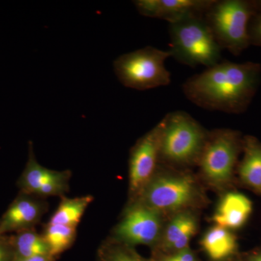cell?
Returning a JSON list of instances; mask_svg holds the SVG:
<instances>
[{"label": "cell", "instance_id": "cell-1", "mask_svg": "<svg viewBox=\"0 0 261 261\" xmlns=\"http://www.w3.org/2000/svg\"><path fill=\"white\" fill-rule=\"evenodd\" d=\"M260 75L259 63L221 61L188 79L183 92L187 99L203 109L240 114L255 95Z\"/></svg>", "mask_w": 261, "mask_h": 261}, {"label": "cell", "instance_id": "cell-11", "mask_svg": "<svg viewBox=\"0 0 261 261\" xmlns=\"http://www.w3.org/2000/svg\"><path fill=\"white\" fill-rule=\"evenodd\" d=\"M49 210L45 198L19 192L0 218L2 234L35 228Z\"/></svg>", "mask_w": 261, "mask_h": 261}, {"label": "cell", "instance_id": "cell-12", "mask_svg": "<svg viewBox=\"0 0 261 261\" xmlns=\"http://www.w3.org/2000/svg\"><path fill=\"white\" fill-rule=\"evenodd\" d=\"M214 2V0H136L133 3L141 15L173 23L194 17H203Z\"/></svg>", "mask_w": 261, "mask_h": 261}, {"label": "cell", "instance_id": "cell-6", "mask_svg": "<svg viewBox=\"0 0 261 261\" xmlns=\"http://www.w3.org/2000/svg\"><path fill=\"white\" fill-rule=\"evenodd\" d=\"M195 195V184L191 176L160 175L147 182L135 202L159 212L177 211L190 205Z\"/></svg>", "mask_w": 261, "mask_h": 261}, {"label": "cell", "instance_id": "cell-24", "mask_svg": "<svg viewBox=\"0 0 261 261\" xmlns=\"http://www.w3.org/2000/svg\"><path fill=\"white\" fill-rule=\"evenodd\" d=\"M250 261H261V254L260 255H255L252 257Z\"/></svg>", "mask_w": 261, "mask_h": 261}, {"label": "cell", "instance_id": "cell-5", "mask_svg": "<svg viewBox=\"0 0 261 261\" xmlns=\"http://www.w3.org/2000/svg\"><path fill=\"white\" fill-rule=\"evenodd\" d=\"M170 57L169 50L147 46L118 57L113 62V68L125 87L148 90L171 84V73L165 65Z\"/></svg>", "mask_w": 261, "mask_h": 261}, {"label": "cell", "instance_id": "cell-19", "mask_svg": "<svg viewBox=\"0 0 261 261\" xmlns=\"http://www.w3.org/2000/svg\"><path fill=\"white\" fill-rule=\"evenodd\" d=\"M76 227L61 224L44 225L42 234L49 247V255L54 260L68 250L76 238Z\"/></svg>", "mask_w": 261, "mask_h": 261}, {"label": "cell", "instance_id": "cell-8", "mask_svg": "<svg viewBox=\"0 0 261 261\" xmlns=\"http://www.w3.org/2000/svg\"><path fill=\"white\" fill-rule=\"evenodd\" d=\"M161 224L159 211L134 202L113 230L112 238L130 247L152 245L159 238Z\"/></svg>", "mask_w": 261, "mask_h": 261}, {"label": "cell", "instance_id": "cell-2", "mask_svg": "<svg viewBox=\"0 0 261 261\" xmlns=\"http://www.w3.org/2000/svg\"><path fill=\"white\" fill-rule=\"evenodd\" d=\"M261 2L214 0L203 18L222 49L238 56L250 44L248 27Z\"/></svg>", "mask_w": 261, "mask_h": 261}, {"label": "cell", "instance_id": "cell-21", "mask_svg": "<svg viewBox=\"0 0 261 261\" xmlns=\"http://www.w3.org/2000/svg\"><path fill=\"white\" fill-rule=\"evenodd\" d=\"M248 33L250 45L261 47V3L260 8L250 20Z\"/></svg>", "mask_w": 261, "mask_h": 261}, {"label": "cell", "instance_id": "cell-15", "mask_svg": "<svg viewBox=\"0 0 261 261\" xmlns=\"http://www.w3.org/2000/svg\"><path fill=\"white\" fill-rule=\"evenodd\" d=\"M197 230V222L192 215L180 214L175 216L165 231L164 245L169 250L186 249Z\"/></svg>", "mask_w": 261, "mask_h": 261}, {"label": "cell", "instance_id": "cell-20", "mask_svg": "<svg viewBox=\"0 0 261 261\" xmlns=\"http://www.w3.org/2000/svg\"><path fill=\"white\" fill-rule=\"evenodd\" d=\"M97 261H152L136 253L130 246L111 238L98 247Z\"/></svg>", "mask_w": 261, "mask_h": 261}, {"label": "cell", "instance_id": "cell-16", "mask_svg": "<svg viewBox=\"0 0 261 261\" xmlns=\"http://www.w3.org/2000/svg\"><path fill=\"white\" fill-rule=\"evenodd\" d=\"M92 195L69 197L63 196L54 214L51 215L49 224H61L76 227L89 205L93 202Z\"/></svg>", "mask_w": 261, "mask_h": 261}, {"label": "cell", "instance_id": "cell-26", "mask_svg": "<svg viewBox=\"0 0 261 261\" xmlns=\"http://www.w3.org/2000/svg\"><path fill=\"white\" fill-rule=\"evenodd\" d=\"M1 235H3V234H2L1 231H0V236H1Z\"/></svg>", "mask_w": 261, "mask_h": 261}, {"label": "cell", "instance_id": "cell-13", "mask_svg": "<svg viewBox=\"0 0 261 261\" xmlns=\"http://www.w3.org/2000/svg\"><path fill=\"white\" fill-rule=\"evenodd\" d=\"M252 210L251 201L240 193L230 192L223 197L214 216L217 226L225 228L241 227Z\"/></svg>", "mask_w": 261, "mask_h": 261}, {"label": "cell", "instance_id": "cell-3", "mask_svg": "<svg viewBox=\"0 0 261 261\" xmlns=\"http://www.w3.org/2000/svg\"><path fill=\"white\" fill-rule=\"evenodd\" d=\"M171 57L190 67L210 68L221 62V51L203 17L169 23Z\"/></svg>", "mask_w": 261, "mask_h": 261}, {"label": "cell", "instance_id": "cell-4", "mask_svg": "<svg viewBox=\"0 0 261 261\" xmlns=\"http://www.w3.org/2000/svg\"><path fill=\"white\" fill-rule=\"evenodd\" d=\"M161 123L160 158L176 164L200 159L208 135L195 118L176 111L168 113Z\"/></svg>", "mask_w": 261, "mask_h": 261}, {"label": "cell", "instance_id": "cell-18", "mask_svg": "<svg viewBox=\"0 0 261 261\" xmlns=\"http://www.w3.org/2000/svg\"><path fill=\"white\" fill-rule=\"evenodd\" d=\"M206 253L219 260L229 256L237 247L236 238L227 228L216 226L205 233L201 241Z\"/></svg>", "mask_w": 261, "mask_h": 261}, {"label": "cell", "instance_id": "cell-14", "mask_svg": "<svg viewBox=\"0 0 261 261\" xmlns=\"http://www.w3.org/2000/svg\"><path fill=\"white\" fill-rule=\"evenodd\" d=\"M243 148L245 155L240 165V176L249 187L261 192V143L254 137H247Z\"/></svg>", "mask_w": 261, "mask_h": 261}, {"label": "cell", "instance_id": "cell-7", "mask_svg": "<svg viewBox=\"0 0 261 261\" xmlns=\"http://www.w3.org/2000/svg\"><path fill=\"white\" fill-rule=\"evenodd\" d=\"M240 145V137L233 130H215L208 135L199 161L209 181L221 185L229 179Z\"/></svg>", "mask_w": 261, "mask_h": 261}, {"label": "cell", "instance_id": "cell-23", "mask_svg": "<svg viewBox=\"0 0 261 261\" xmlns=\"http://www.w3.org/2000/svg\"><path fill=\"white\" fill-rule=\"evenodd\" d=\"M18 261H56V260H54L49 255H40Z\"/></svg>", "mask_w": 261, "mask_h": 261}, {"label": "cell", "instance_id": "cell-10", "mask_svg": "<svg viewBox=\"0 0 261 261\" xmlns=\"http://www.w3.org/2000/svg\"><path fill=\"white\" fill-rule=\"evenodd\" d=\"M162 123L154 127L137 141L130 150L129 158V190L136 198L153 176L160 158Z\"/></svg>", "mask_w": 261, "mask_h": 261}, {"label": "cell", "instance_id": "cell-17", "mask_svg": "<svg viewBox=\"0 0 261 261\" xmlns=\"http://www.w3.org/2000/svg\"><path fill=\"white\" fill-rule=\"evenodd\" d=\"M10 236L15 261L36 255H49V247L44 237L38 233L36 228L23 230Z\"/></svg>", "mask_w": 261, "mask_h": 261}, {"label": "cell", "instance_id": "cell-25", "mask_svg": "<svg viewBox=\"0 0 261 261\" xmlns=\"http://www.w3.org/2000/svg\"><path fill=\"white\" fill-rule=\"evenodd\" d=\"M163 261H169V260H167V259H166V258H165V259H163Z\"/></svg>", "mask_w": 261, "mask_h": 261}, {"label": "cell", "instance_id": "cell-22", "mask_svg": "<svg viewBox=\"0 0 261 261\" xmlns=\"http://www.w3.org/2000/svg\"><path fill=\"white\" fill-rule=\"evenodd\" d=\"M0 261H15L14 250L10 235L0 236Z\"/></svg>", "mask_w": 261, "mask_h": 261}, {"label": "cell", "instance_id": "cell-9", "mask_svg": "<svg viewBox=\"0 0 261 261\" xmlns=\"http://www.w3.org/2000/svg\"><path fill=\"white\" fill-rule=\"evenodd\" d=\"M70 170L55 171L39 164L34 154L32 142H29V158L23 172L17 181L20 192L47 198L63 197L69 191Z\"/></svg>", "mask_w": 261, "mask_h": 261}]
</instances>
